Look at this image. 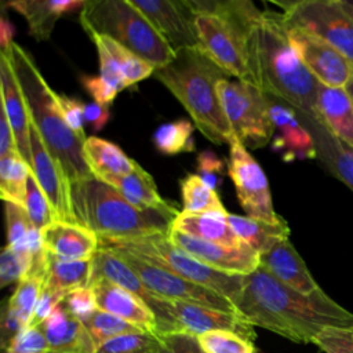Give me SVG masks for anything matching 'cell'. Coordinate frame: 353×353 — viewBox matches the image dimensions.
<instances>
[{"mask_svg":"<svg viewBox=\"0 0 353 353\" xmlns=\"http://www.w3.org/2000/svg\"><path fill=\"white\" fill-rule=\"evenodd\" d=\"M196 338L205 353H255L252 341L232 331H210Z\"/></svg>","mask_w":353,"mask_h":353,"instance_id":"obj_41","label":"cell"},{"mask_svg":"<svg viewBox=\"0 0 353 353\" xmlns=\"http://www.w3.org/2000/svg\"><path fill=\"white\" fill-rule=\"evenodd\" d=\"M159 336L172 353H205L199 345L197 338L192 334L178 331Z\"/></svg>","mask_w":353,"mask_h":353,"instance_id":"obj_52","label":"cell"},{"mask_svg":"<svg viewBox=\"0 0 353 353\" xmlns=\"http://www.w3.org/2000/svg\"><path fill=\"white\" fill-rule=\"evenodd\" d=\"M298 116L314 139L316 159L323 168L353 192V148L332 135L317 116Z\"/></svg>","mask_w":353,"mask_h":353,"instance_id":"obj_22","label":"cell"},{"mask_svg":"<svg viewBox=\"0 0 353 353\" xmlns=\"http://www.w3.org/2000/svg\"><path fill=\"white\" fill-rule=\"evenodd\" d=\"M91 262L92 272L90 284L97 280H108L137 295L156 316L159 335L179 331V325L172 313L171 302L152 294L142 283L137 272L130 265H127V262L121 259L114 251L99 248L98 252L92 256Z\"/></svg>","mask_w":353,"mask_h":353,"instance_id":"obj_13","label":"cell"},{"mask_svg":"<svg viewBox=\"0 0 353 353\" xmlns=\"http://www.w3.org/2000/svg\"><path fill=\"white\" fill-rule=\"evenodd\" d=\"M259 265L277 280L302 294H313L321 288L290 239L277 243L269 251L261 254Z\"/></svg>","mask_w":353,"mask_h":353,"instance_id":"obj_24","label":"cell"},{"mask_svg":"<svg viewBox=\"0 0 353 353\" xmlns=\"http://www.w3.org/2000/svg\"><path fill=\"white\" fill-rule=\"evenodd\" d=\"M90 37L98 39L105 46V48L110 52V55L116 61V63L125 80L127 87H130L154 73V68L149 62L139 58L138 55H135L134 52H131L130 50H127L125 47L119 44L117 41L112 40L110 37L101 36V34H90Z\"/></svg>","mask_w":353,"mask_h":353,"instance_id":"obj_36","label":"cell"},{"mask_svg":"<svg viewBox=\"0 0 353 353\" xmlns=\"http://www.w3.org/2000/svg\"><path fill=\"white\" fill-rule=\"evenodd\" d=\"M62 305L80 321L88 319L98 309L95 294L91 287H81L70 291L63 298Z\"/></svg>","mask_w":353,"mask_h":353,"instance_id":"obj_46","label":"cell"},{"mask_svg":"<svg viewBox=\"0 0 353 353\" xmlns=\"http://www.w3.org/2000/svg\"><path fill=\"white\" fill-rule=\"evenodd\" d=\"M228 221L236 234L259 255L277 243L290 239V226L285 219L272 223L247 215L229 214Z\"/></svg>","mask_w":353,"mask_h":353,"instance_id":"obj_31","label":"cell"},{"mask_svg":"<svg viewBox=\"0 0 353 353\" xmlns=\"http://www.w3.org/2000/svg\"><path fill=\"white\" fill-rule=\"evenodd\" d=\"M8 6L19 12L28 22L29 33L39 41L48 40L57 21L69 12L81 11L84 0H18Z\"/></svg>","mask_w":353,"mask_h":353,"instance_id":"obj_27","label":"cell"},{"mask_svg":"<svg viewBox=\"0 0 353 353\" xmlns=\"http://www.w3.org/2000/svg\"><path fill=\"white\" fill-rule=\"evenodd\" d=\"M183 212L186 214H205L218 212L228 214L216 190L211 189L196 174H188L179 181Z\"/></svg>","mask_w":353,"mask_h":353,"instance_id":"obj_33","label":"cell"},{"mask_svg":"<svg viewBox=\"0 0 353 353\" xmlns=\"http://www.w3.org/2000/svg\"><path fill=\"white\" fill-rule=\"evenodd\" d=\"M32 168L15 152L0 157V194L4 201L17 203L25 207L26 182Z\"/></svg>","mask_w":353,"mask_h":353,"instance_id":"obj_34","label":"cell"},{"mask_svg":"<svg viewBox=\"0 0 353 353\" xmlns=\"http://www.w3.org/2000/svg\"><path fill=\"white\" fill-rule=\"evenodd\" d=\"M316 116L332 135L353 148V95L347 88L320 84Z\"/></svg>","mask_w":353,"mask_h":353,"instance_id":"obj_26","label":"cell"},{"mask_svg":"<svg viewBox=\"0 0 353 353\" xmlns=\"http://www.w3.org/2000/svg\"><path fill=\"white\" fill-rule=\"evenodd\" d=\"M194 125L186 119H179L160 125L153 132L154 148L164 154H178L194 150Z\"/></svg>","mask_w":353,"mask_h":353,"instance_id":"obj_35","label":"cell"},{"mask_svg":"<svg viewBox=\"0 0 353 353\" xmlns=\"http://www.w3.org/2000/svg\"><path fill=\"white\" fill-rule=\"evenodd\" d=\"M92 272L90 261H63L47 252V270L44 285L68 295L70 291L88 287Z\"/></svg>","mask_w":353,"mask_h":353,"instance_id":"obj_32","label":"cell"},{"mask_svg":"<svg viewBox=\"0 0 353 353\" xmlns=\"http://www.w3.org/2000/svg\"><path fill=\"white\" fill-rule=\"evenodd\" d=\"M83 153L91 174L98 179L131 174L138 165L116 143L98 137H87Z\"/></svg>","mask_w":353,"mask_h":353,"instance_id":"obj_30","label":"cell"},{"mask_svg":"<svg viewBox=\"0 0 353 353\" xmlns=\"http://www.w3.org/2000/svg\"><path fill=\"white\" fill-rule=\"evenodd\" d=\"M287 26L306 30L327 41L353 62V19L339 0L277 1Z\"/></svg>","mask_w":353,"mask_h":353,"instance_id":"obj_10","label":"cell"},{"mask_svg":"<svg viewBox=\"0 0 353 353\" xmlns=\"http://www.w3.org/2000/svg\"><path fill=\"white\" fill-rule=\"evenodd\" d=\"M163 341L157 334L141 332L113 338L97 347L95 353H160Z\"/></svg>","mask_w":353,"mask_h":353,"instance_id":"obj_40","label":"cell"},{"mask_svg":"<svg viewBox=\"0 0 353 353\" xmlns=\"http://www.w3.org/2000/svg\"><path fill=\"white\" fill-rule=\"evenodd\" d=\"M6 208V228H7V245L17 251H29V239L36 229L23 205L4 201Z\"/></svg>","mask_w":353,"mask_h":353,"instance_id":"obj_39","label":"cell"},{"mask_svg":"<svg viewBox=\"0 0 353 353\" xmlns=\"http://www.w3.org/2000/svg\"><path fill=\"white\" fill-rule=\"evenodd\" d=\"M41 233L46 251L63 261H90L99 250L98 236L77 223L54 221Z\"/></svg>","mask_w":353,"mask_h":353,"instance_id":"obj_23","label":"cell"},{"mask_svg":"<svg viewBox=\"0 0 353 353\" xmlns=\"http://www.w3.org/2000/svg\"><path fill=\"white\" fill-rule=\"evenodd\" d=\"M160 353H172L164 343H163V347H161V350H160Z\"/></svg>","mask_w":353,"mask_h":353,"instance_id":"obj_57","label":"cell"},{"mask_svg":"<svg viewBox=\"0 0 353 353\" xmlns=\"http://www.w3.org/2000/svg\"><path fill=\"white\" fill-rule=\"evenodd\" d=\"M65 296H66L65 294L57 292V291L50 290L44 285L43 290H41L40 298L37 301V305L34 307L32 320H30L28 327H37L41 323H44L51 316V313L55 310V307L63 301Z\"/></svg>","mask_w":353,"mask_h":353,"instance_id":"obj_50","label":"cell"},{"mask_svg":"<svg viewBox=\"0 0 353 353\" xmlns=\"http://www.w3.org/2000/svg\"><path fill=\"white\" fill-rule=\"evenodd\" d=\"M90 287L95 294L98 309L114 314L145 332L157 334L156 316L137 295L108 280H97Z\"/></svg>","mask_w":353,"mask_h":353,"instance_id":"obj_21","label":"cell"},{"mask_svg":"<svg viewBox=\"0 0 353 353\" xmlns=\"http://www.w3.org/2000/svg\"><path fill=\"white\" fill-rule=\"evenodd\" d=\"M171 306L181 332L199 336L210 331H232L250 341L255 339L254 327L239 313L186 302H171Z\"/></svg>","mask_w":353,"mask_h":353,"instance_id":"obj_19","label":"cell"},{"mask_svg":"<svg viewBox=\"0 0 353 353\" xmlns=\"http://www.w3.org/2000/svg\"><path fill=\"white\" fill-rule=\"evenodd\" d=\"M167 237L193 258L219 272L247 276L255 272L259 266V254L247 244L241 247H229L204 241L176 229H170Z\"/></svg>","mask_w":353,"mask_h":353,"instance_id":"obj_16","label":"cell"},{"mask_svg":"<svg viewBox=\"0 0 353 353\" xmlns=\"http://www.w3.org/2000/svg\"><path fill=\"white\" fill-rule=\"evenodd\" d=\"M76 223L101 240H127L168 234L174 216L132 205L119 190L92 176L70 182Z\"/></svg>","mask_w":353,"mask_h":353,"instance_id":"obj_5","label":"cell"},{"mask_svg":"<svg viewBox=\"0 0 353 353\" xmlns=\"http://www.w3.org/2000/svg\"><path fill=\"white\" fill-rule=\"evenodd\" d=\"M11 353H51L47 338L40 325L26 327L6 347Z\"/></svg>","mask_w":353,"mask_h":353,"instance_id":"obj_45","label":"cell"},{"mask_svg":"<svg viewBox=\"0 0 353 353\" xmlns=\"http://www.w3.org/2000/svg\"><path fill=\"white\" fill-rule=\"evenodd\" d=\"M81 85L91 95L94 102L109 106L119 94L110 84H108L101 76H81Z\"/></svg>","mask_w":353,"mask_h":353,"instance_id":"obj_51","label":"cell"},{"mask_svg":"<svg viewBox=\"0 0 353 353\" xmlns=\"http://www.w3.org/2000/svg\"><path fill=\"white\" fill-rule=\"evenodd\" d=\"M216 92L233 134L244 148L259 149L273 139L269 98L261 88L223 79L216 84Z\"/></svg>","mask_w":353,"mask_h":353,"instance_id":"obj_9","label":"cell"},{"mask_svg":"<svg viewBox=\"0 0 353 353\" xmlns=\"http://www.w3.org/2000/svg\"><path fill=\"white\" fill-rule=\"evenodd\" d=\"M285 29L296 55L320 84L341 88L353 84V62L342 52L306 30L287 25Z\"/></svg>","mask_w":353,"mask_h":353,"instance_id":"obj_14","label":"cell"},{"mask_svg":"<svg viewBox=\"0 0 353 353\" xmlns=\"http://www.w3.org/2000/svg\"><path fill=\"white\" fill-rule=\"evenodd\" d=\"M44 281L46 279L40 276L23 277L18 283L14 294L6 302L7 306L26 324V327L32 320L34 307L44 287Z\"/></svg>","mask_w":353,"mask_h":353,"instance_id":"obj_38","label":"cell"},{"mask_svg":"<svg viewBox=\"0 0 353 353\" xmlns=\"http://www.w3.org/2000/svg\"><path fill=\"white\" fill-rule=\"evenodd\" d=\"M80 23L88 34L117 41L154 69L170 63L175 51L131 0H90L80 11Z\"/></svg>","mask_w":353,"mask_h":353,"instance_id":"obj_6","label":"cell"},{"mask_svg":"<svg viewBox=\"0 0 353 353\" xmlns=\"http://www.w3.org/2000/svg\"><path fill=\"white\" fill-rule=\"evenodd\" d=\"M228 214L205 212V214H186L181 211L172 222L171 229L181 230L204 241L223 244L229 247H241L245 243L232 229Z\"/></svg>","mask_w":353,"mask_h":353,"instance_id":"obj_29","label":"cell"},{"mask_svg":"<svg viewBox=\"0 0 353 353\" xmlns=\"http://www.w3.org/2000/svg\"><path fill=\"white\" fill-rule=\"evenodd\" d=\"M12 37H14L12 23L6 17H1V19H0V44H1V50H7L14 43Z\"/></svg>","mask_w":353,"mask_h":353,"instance_id":"obj_55","label":"cell"},{"mask_svg":"<svg viewBox=\"0 0 353 353\" xmlns=\"http://www.w3.org/2000/svg\"><path fill=\"white\" fill-rule=\"evenodd\" d=\"M59 103L63 112V117L72 131L83 141L87 139L84 132V105L80 99L70 98L68 95H59Z\"/></svg>","mask_w":353,"mask_h":353,"instance_id":"obj_49","label":"cell"},{"mask_svg":"<svg viewBox=\"0 0 353 353\" xmlns=\"http://www.w3.org/2000/svg\"><path fill=\"white\" fill-rule=\"evenodd\" d=\"M269 98V113L274 128L272 139L273 150L279 152L284 161L307 160L317 157L314 139L301 121L295 109Z\"/></svg>","mask_w":353,"mask_h":353,"instance_id":"obj_18","label":"cell"},{"mask_svg":"<svg viewBox=\"0 0 353 353\" xmlns=\"http://www.w3.org/2000/svg\"><path fill=\"white\" fill-rule=\"evenodd\" d=\"M30 148L32 172L51 205L54 221L76 223L70 201V181L61 164L48 153L33 124H30Z\"/></svg>","mask_w":353,"mask_h":353,"instance_id":"obj_15","label":"cell"},{"mask_svg":"<svg viewBox=\"0 0 353 353\" xmlns=\"http://www.w3.org/2000/svg\"><path fill=\"white\" fill-rule=\"evenodd\" d=\"M197 175L211 189H216L225 175L223 161L212 150H203L197 154Z\"/></svg>","mask_w":353,"mask_h":353,"instance_id":"obj_47","label":"cell"},{"mask_svg":"<svg viewBox=\"0 0 353 353\" xmlns=\"http://www.w3.org/2000/svg\"><path fill=\"white\" fill-rule=\"evenodd\" d=\"M153 76L182 103L208 141L230 143L234 134L216 92V84L229 74L200 46L175 51L174 59L154 69Z\"/></svg>","mask_w":353,"mask_h":353,"instance_id":"obj_3","label":"cell"},{"mask_svg":"<svg viewBox=\"0 0 353 353\" xmlns=\"http://www.w3.org/2000/svg\"><path fill=\"white\" fill-rule=\"evenodd\" d=\"M101 181L113 186L132 205L141 210H156L174 218H176L179 214L174 205L161 199L152 175L146 172L139 164L131 174L121 176H106Z\"/></svg>","mask_w":353,"mask_h":353,"instance_id":"obj_28","label":"cell"},{"mask_svg":"<svg viewBox=\"0 0 353 353\" xmlns=\"http://www.w3.org/2000/svg\"><path fill=\"white\" fill-rule=\"evenodd\" d=\"M40 327L47 338L51 353L97 352V345L83 321L69 313L62 302Z\"/></svg>","mask_w":353,"mask_h":353,"instance_id":"obj_25","label":"cell"},{"mask_svg":"<svg viewBox=\"0 0 353 353\" xmlns=\"http://www.w3.org/2000/svg\"><path fill=\"white\" fill-rule=\"evenodd\" d=\"M33 256L30 252L17 251L6 245L0 255V287L19 283L29 272Z\"/></svg>","mask_w":353,"mask_h":353,"instance_id":"obj_43","label":"cell"},{"mask_svg":"<svg viewBox=\"0 0 353 353\" xmlns=\"http://www.w3.org/2000/svg\"><path fill=\"white\" fill-rule=\"evenodd\" d=\"M234 307L252 327L269 330L296 343H312L328 327L353 330V313L321 288L313 294H302L261 265L244 277Z\"/></svg>","mask_w":353,"mask_h":353,"instance_id":"obj_1","label":"cell"},{"mask_svg":"<svg viewBox=\"0 0 353 353\" xmlns=\"http://www.w3.org/2000/svg\"><path fill=\"white\" fill-rule=\"evenodd\" d=\"M251 70L255 85L296 113L316 116L320 83L292 48L281 12L263 11L250 37Z\"/></svg>","mask_w":353,"mask_h":353,"instance_id":"obj_2","label":"cell"},{"mask_svg":"<svg viewBox=\"0 0 353 353\" xmlns=\"http://www.w3.org/2000/svg\"><path fill=\"white\" fill-rule=\"evenodd\" d=\"M0 87H1V108L7 114L12 128L17 148L22 159L32 168V148H30V117L25 98L22 95L15 72L10 62L8 54L0 52Z\"/></svg>","mask_w":353,"mask_h":353,"instance_id":"obj_20","label":"cell"},{"mask_svg":"<svg viewBox=\"0 0 353 353\" xmlns=\"http://www.w3.org/2000/svg\"><path fill=\"white\" fill-rule=\"evenodd\" d=\"M85 328L88 330L90 335L92 336L97 347L101 346L102 343L121 336L127 334H141L145 332L141 328L135 327L134 324L110 314L108 312H103L101 309H97L88 319L83 321Z\"/></svg>","mask_w":353,"mask_h":353,"instance_id":"obj_37","label":"cell"},{"mask_svg":"<svg viewBox=\"0 0 353 353\" xmlns=\"http://www.w3.org/2000/svg\"><path fill=\"white\" fill-rule=\"evenodd\" d=\"M174 51L197 47L194 14L186 0H131Z\"/></svg>","mask_w":353,"mask_h":353,"instance_id":"obj_17","label":"cell"},{"mask_svg":"<svg viewBox=\"0 0 353 353\" xmlns=\"http://www.w3.org/2000/svg\"><path fill=\"white\" fill-rule=\"evenodd\" d=\"M25 98L29 117L48 153L57 160L70 182L92 176L83 153L84 141L68 125L59 95L47 84L32 57L15 41L3 50Z\"/></svg>","mask_w":353,"mask_h":353,"instance_id":"obj_4","label":"cell"},{"mask_svg":"<svg viewBox=\"0 0 353 353\" xmlns=\"http://www.w3.org/2000/svg\"><path fill=\"white\" fill-rule=\"evenodd\" d=\"M258 23L215 14L194 15L199 46L229 76L252 85L255 80L251 70L250 37Z\"/></svg>","mask_w":353,"mask_h":353,"instance_id":"obj_8","label":"cell"},{"mask_svg":"<svg viewBox=\"0 0 353 353\" xmlns=\"http://www.w3.org/2000/svg\"><path fill=\"white\" fill-rule=\"evenodd\" d=\"M229 146L228 174L247 216L272 223L283 221L284 218L273 208L269 182L259 163L236 137L232 138Z\"/></svg>","mask_w":353,"mask_h":353,"instance_id":"obj_12","label":"cell"},{"mask_svg":"<svg viewBox=\"0 0 353 353\" xmlns=\"http://www.w3.org/2000/svg\"><path fill=\"white\" fill-rule=\"evenodd\" d=\"M114 251L121 259L130 265L146 288L156 296L168 302H186L192 305L207 306L229 313H239L232 301L211 291L205 287L197 285L183 277L152 263L130 251L120 248H105Z\"/></svg>","mask_w":353,"mask_h":353,"instance_id":"obj_11","label":"cell"},{"mask_svg":"<svg viewBox=\"0 0 353 353\" xmlns=\"http://www.w3.org/2000/svg\"><path fill=\"white\" fill-rule=\"evenodd\" d=\"M347 90H349V91H350V94H352V95H353V84H352V85H350V87H349V88H347Z\"/></svg>","mask_w":353,"mask_h":353,"instance_id":"obj_58","label":"cell"},{"mask_svg":"<svg viewBox=\"0 0 353 353\" xmlns=\"http://www.w3.org/2000/svg\"><path fill=\"white\" fill-rule=\"evenodd\" d=\"M99 248H120L156 263L188 281L205 287L234 302L244 287V277L219 272L170 241L167 234H153L127 240H101Z\"/></svg>","mask_w":353,"mask_h":353,"instance_id":"obj_7","label":"cell"},{"mask_svg":"<svg viewBox=\"0 0 353 353\" xmlns=\"http://www.w3.org/2000/svg\"><path fill=\"white\" fill-rule=\"evenodd\" d=\"M25 208L28 211V215L33 226L40 232H43L46 228H48L54 222L51 205L47 197L44 196L41 188L39 186L33 172H30L26 182Z\"/></svg>","mask_w":353,"mask_h":353,"instance_id":"obj_42","label":"cell"},{"mask_svg":"<svg viewBox=\"0 0 353 353\" xmlns=\"http://www.w3.org/2000/svg\"><path fill=\"white\" fill-rule=\"evenodd\" d=\"M97 51H98V58H99V76L108 83L110 84L117 92L123 91L124 88H127L125 80L116 63V61L113 59V57L110 55V52L105 48V46L98 40V39H92Z\"/></svg>","mask_w":353,"mask_h":353,"instance_id":"obj_48","label":"cell"},{"mask_svg":"<svg viewBox=\"0 0 353 353\" xmlns=\"http://www.w3.org/2000/svg\"><path fill=\"white\" fill-rule=\"evenodd\" d=\"M312 343L324 353H353V330L328 327L320 331Z\"/></svg>","mask_w":353,"mask_h":353,"instance_id":"obj_44","label":"cell"},{"mask_svg":"<svg viewBox=\"0 0 353 353\" xmlns=\"http://www.w3.org/2000/svg\"><path fill=\"white\" fill-rule=\"evenodd\" d=\"M341 6L343 7V10L352 17L353 19V0H339Z\"/></svg>","mask_w":353,"mask_h":353,"instance_id":"obj_56","label":"cell"},{"mask_svg":"<svg viewBox=\"0 0 353 353\" xmlns=\"http://www.w3.org/2000/svg\"><path fill=\"white\" fill-rule=\"evenodd\" d=\"M110 119L109 106L97 102H90L84 105V121L90 124L94 132L101 131Z\"/></svg>","mask_w":353,"mask_h":353,"instance_id":"obj_53","label":"cell"},{"mask_svg":"<svg viewBox=\"0 0 353 353\" xmlns=\"http://www.w3.org/2000/svg\"><path fill=\"white\" fill-rule=\"evenodd\" d=\"M15 152H18L17 141H15L12 128L10 125V121L7 119V114L3 110V108H1V117H0V157H4L7 154L15 153Z\"/></svg>","mask_w":353,"mask_h":353,"instance_id":"obj_54","label":"cell"}]
</instances>
